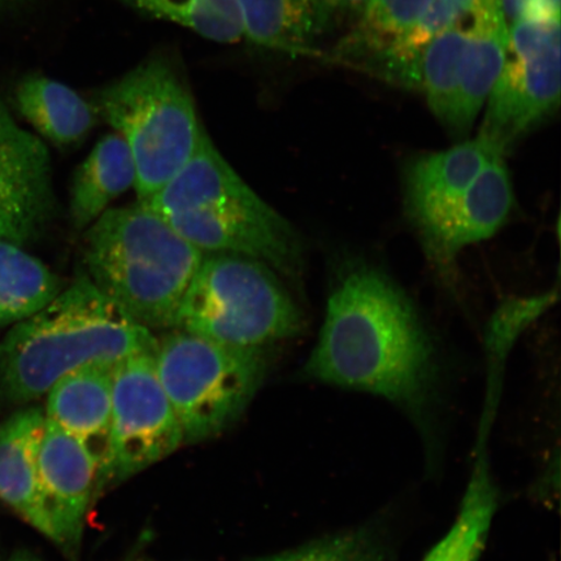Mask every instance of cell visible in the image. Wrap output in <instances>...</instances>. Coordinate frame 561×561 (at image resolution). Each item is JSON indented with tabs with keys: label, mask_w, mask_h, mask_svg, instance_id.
I'll return each instance as SVG.
<instances>
[{
	"label": "cell",
	"mask_w": 561,
	"mask_h": 561,
	"mask_svg": "<svg viewBox=\"0 0 561 561\" xmlns=\"http://www.w3.org/2000/svg\"><path fill=\"white\" fill-rule=\"evenodd\" d=\"M301 374L381 397L425 432L442 381L436 341L415 305L388 273L363 262L336 275Z\"/></svg>",
	"instance_id": "obj_1"
},
{
	"label": "cell",
	"mask_w": 561,
	"mask_h": 561,
	"mask_svg": "<svg viewBox=\"0 0 561 561\" xmlns=\"http://www.w3.org/2000/svg\"><path fill=\"white\" fill-rule=\"evenodd\" d=\"M560 20L508 26L506 56L483 107L479 135L504 156L558 114L561 96Z\"/></svg>",
	"instance_id": "obj_8"
},
{
	"label": "cell",
	"mask_w": 561,
	"mask_h": 561,
	"mask_svg": "<svg viewBox=\"0 0 561 561\" xmlns=\"http://www.w3.org/2000/svg\"><path fill=\"white\" fill-rule=\"evenodd\" d=\"M202 252H233L299 286L305 248L298 231L245 184L207 135L184 168L144 203Z\"/></svg>",
	"instance_id": "obj_3"
},
{
	"label": "cell",
	"mask_w": 561,
	"mask_h": 561,
	"mask_svg": "<svg viewBox=\"0 0 561 561\" xmlns=\"http://www.w3.org/2000/svg\"><path fill=\"white\" fill-rule=\"evenodd\" d=\"M94 107L129 147L139 203L150 202L185 167L206 135L191 90L163 56L98 90Z\"/></svg>",
	"instance_id": "obj_5"
},
{
	"label": "cell",
	"mask_w": 561,
	"mask_h": 561,
	"mask_svg": "<svg viewBox=\"0 0 561 561\" xmlns=\"http://www.w3.org/2000/svg\"><path fill=\"white\" fill-rule=\"evenodd\" d=\"M146 15L188 27L220 44H234L243 38L237 0H122Z\"/></svg>",
	"instance_id": "obj_24"
},
{
	"label": "cell",
	"mask_w": 561,
	"mask_h": 561,
	"mask_svg": "<svg viewBox=\"0 0 561 561\" xmlns=\"http://www.w3.org/2000/svg\"><path fill=\"white\" fill-rule=\"evenodd\" d=\"M153 357L184 444L215 438L233 425L268 369L264 348L224 345L180 329L158 340Z\"/></svg>",
	"instance_id": "obj_7"
},
{
	"label": "cell",
	"mask_w": 561,
	"mask_h": 561,
	"mask_svg": "<svg viewBox=\"0 0 561 561\" xmlns=\"http://www.w3.org/2000/svg\"><path fill=\"white\" fill-rule=\"evenodd\" d=\"M249 561H396V551L385 526L368 523Z\"/></svg>",
	"instance_id": "obj_25"
},
{
	"label": "cell",
	"mask_w": 561,
	"mask_h": 561,
	"mask_svg": "<svg viewBox=\"0 0 561 561\" xmlns=\"http://www.w3.org/2000/svg\"><path fill=\"white\" fill-rule=\"evenodd\" d=\"M45 424L39 407H26L0 425V501L53 541L38 471Z\"/></svg>",
	"instance_id": "obj_15"
},
{
	"label": "cell",
	"mask_w": 561,
	"mask_h": 561,
	"mask_svg": "<svg viewBox=\"0 0 561 561\" xmlns=\"http://www.w3.org/2000/svg\"><path fill=\"white\" fill-rule=\"evenodd\" d=\"M506 158L491 160L456 205L419 234L427 259L447 283L455 280L461 251L489 240L508 220L515 193Z\"/></svg>",
	"instance_id": "obj_12"
},
{
	"label": "cell",
	"mask_w": 561,
	"mask_h": 561,
	"mask_svg": "<svg viewBox=\"0 0 561 561\" xmlns=\"http://www.w3.org/2000/svg\"><path fill=\"white\" fill-rule=\"evenodd\" d=\"M203 255L144 203L108 208L87 229V276L138 324L173 329Z\"/></svg>",
	"instance_id": "obj_4"
},
{
	"label": "cell",
	"mask_w": 561,
	"mask_h": 561,
	"mask_svg": "<svg viewBox=\"0 0 561 561\" xmlns=\"http://www.w3.org/2000/svg\"><path fill=\"white\" fill-rule=\"evenodd\" d=\"M508 41L500 0H483L469 16V33L459 65L455 140L471 135L503 67Z\"/></svg>",
	"instance_id": "obj_16"
},
{
	"label": "cell",
	"mask_w": 561,
	"mask_h": 561,
	"mask_svg": "<svg viewBox=\"0 0 561 561\" xmlns=\"http://www.w3.org/2000/svg\"><path fill=\"white\" fill-rule=\"evenodd\" d=\"M507 26L517 21L560 20L561 0H500Z\"/></svg>",
	"instance_id": "obj_28"
},
{
	"label": "cell",
	"mask_w": 561,
	"mask_h": 561,
	"mask_svg": "<svg viewBox=\"0 0 561 561\" xmlns=\"http://www.w3.org/2000/svg\"><path fill=\"white\" fill-rule=\"evenodd\" d=\"M135 160L117 133L103 137L73 175L69 214L76 230H87L118 196L136 188Z\"/></svg>",
	"instance_id": "obj_17"
},
{
	"label": "cell",
	"mask_w": 561,
	"mask_h": 561,
	"mask_svg": "<svg viewBox=\"0 0 561 561\" xmlns=\"http://www.w3.org/2000/svg\"><path fill=\"white\" fill-rule=\"evenodd\" d=\"M433 0H369L335 47L341 59L371 68L416 30Z\"/></svg>",
	"instance_id": "obj_19"
},
{
	"label": "cell",
	"mask_w": 561,
	"mask_h": 561,
	"mask_svg": "<svg viewBox=\"0 0 561 561\" xmlns=\"http://www.w3.org/2000/svg\"><path fill=\"white\" fill-rule=\"evenodd\" d=\"M20 115L56 146L80 144L95 128L98 111L66 83L42 75L21 79L15 89Z\"/></svg>",
	"instance_id": "obj_18"
},
{
	"label": "cell",
	"mask_w": 561,
	"mask_h": 561,
	"mask_svg": "<svg viewBox=\"0 0 561 561\" xmlns=\"http://www.w3.org/2000/svg\"><path fill=\"white\" fill-rule=\"evenodd\" d=\"M493 522L494 511L489 504L462 501L451 528L423 561H480Z\"/></svg>",
	"instance_id": "obj_27"
},
{
	"label": "cell",
	"mask_w": 561,
	"mask_h": 561,
	"mask_svg": "<svg viewBox=\"0 0 561 561\" xmlns=\"http://www.w3.org/2000/svg\"><path fill=\"white\" fill-rule=\"evenodd\" d=\"M469 33V18L440 31L420 48L417 69L423 93L434 117L454 138L459 65Z\"/></svg>",
	"instance_id": "obj_21"
},
{
	"label": "cell",
	"mask_w": 561,
	"mask_h": 561,
	"mask_svg": "<svg viewBox=\"0 0 561 561\" xmlns=\"http://www.w3.org/2000/svg\"><path fill=\"white\" fill-rule=\"evenodd\" d=\"M27 2H31V0H0V10L19 9Z\"/></svg>",
	"instance_id": "obj_30"
},
{
	"label": "cell",
	"mask_w": 561,
	"mask_h": 561,
	"mask_svg": "<svg viewBox=\"0 0 561 561\" xmlns=\"http://www.w3.org/2000/svg\"><path fill=\"white\" fill-rule=\"evenodd\" d=\"M65 287V280L23 245L0 240V325L30 318Z\"/></svg>",
	"instance_id": "obj_22"
},
{
	"label": "cell",
	"mask_w": 561,
	"mask_h": 561,
	"mask_svg": "<svg viewBox=\"0 0 561 561\" xmlns=\"http://www.w3.org/2000/svg\"><path fill=\"white\" fill-rule=\"evenodd\" d=\"M181 445L184 433L159 380L153 353L118 362L112 368L110 453L96 493L157 465Z\"/></svg>",
	"instance_id": "obj_9"
},
{
	"label": "cell",
	"mask_w": 561,
	"mask_h": 561,
	"mask_svg": "<svg viewBox=\"0 0 561 561\" xmlns=\"http://www.w3.org/2000/svg\"><path fill=\"white\" fill-rule=\"evenodd\" d=\"M56 209L51 158L42 139L21 128L0 101V240H39Z\"/></svg>",
	"instance_id": "obj_10"
},
{
	"label": "cell",
	"mask_w": 561,
	"mask_h": 561,
	"mask_svg": "<svg viewBox=\"0 0 561 561\" xmlns=\"http://www.w3.org/2000/svg\"><path fill=\"white\" fill-rule=\"evenodd\" d=\"M157 345L150 329L103 296L83 272L0 342V402L25 405L77 369L114 367L156 353Z\"/></svg>",
	"instance_id": "obj_2"
},
{
	"label": "cell",
	"mask_w": 561,
	"mask_h": 561,
	"mask_svg": "<svg viewBox=\"0 0 561 561\" xmlns=\"http://www.w3.org/2000/svg\"><path fill=\"white\" fill-rule=\"evenodd\" d=\"M112 368L77 369L61 377L46 394V419L87 448L98 467V479L110 453Z\"/></svg>",
	"instance_id": "obj_14"
},
{
	"label": "cell",
	"mask_w": 561,
	"mask_h": 561,
	"mask_svg": "<svg viewBox=\"0 0 561 561\" xmlns=\"http://www.w3.org/2000/svg\"><path fill=\"white\" fill-rule=\"evenodd\" d=\"M497 156L504 153L477 133L450 149L411 159L403 173L404 209L417 234L439 221Z\"/></svg>",
	"instance_id": "obj_13"
},
{
	"label": "cell",
	"mask_w": 561,
	"mask_h": 561,
	"mask_svg": "<svg viewBox=\"0 0 561 561\" xmlns=\"http://www.w3.org/2000/svg\"><path fill=\"white\" fill-rule=\"evenodd\" d=\"M306 320L271 266L233 252H207L173 329L224 345L264 348L296 339Z\"/></svg>",
	"instance_id": "obj_6"
},
{
	"label": "cell",
	"mask_w": 561,
	"mask_h": 561,
	"mask_svg": "<svg viewBox=\"0 0 561 561\" xmlns=\"http://www.w3.org/2000/svg\"><path fill=\"white\" fill-rule=\"evenodd\" d=\"M243 38L286 53L304 51L327 32L313 0H237Z\"/></svg>",
	"instance_id": "obj_20"
},
{
	"label": "cell",
	"mask_w": 561,
	"mask_h": 561,
	"mask_svg": "<svg viewBox=\"0 0 561 561\" xmlns=\"http://www.w3.org/2000/svg\"><path fill=\"white\" fill-rule=\"evenodd\" d=\"M558 300V291L503 301L486 332L488 382L502 385L504 367L518 336Z\"/></svg>",
	"instance_id": "obj_26"
},
{
	"label": "cell",
	"mask_w": 561,
	"mask_h": 561,
	"mask_svg": "<svg viewBox=\"0 0 561 561\" xmlns=\"http://www.w3.org/2000/svg\"><path fill=\"white\" fill-rule=\"evenodd\" d=\"M9 561H41L37 557L33 556L30 551H18Z\"/></svg>",
	"instance_id": "obj_31"
},
{
	"label": "cell",
	"mask_w": 561,
	"mask_h": 561,
	"mask_svg": "<svg viewBox=\"0 0 561 561\" xmlns=\"http://www.w3.org/2000/svg\"><path fill=\"white\" fill-rule=\"evenodd\" d=\"M325 30H332L345 20H356L366 10L369 0H313Z\"/></svg>",
	"instance_id": "obj_29"
},
{
	"label": "cell",
	"mask_w": 561,
	"mask_h": 561,
	"mask_svg": "<svg viewBox=\"0 0 561 561\" xmlns=\"http://www.w3.org/2000/svg\"><path fill=\"white\" fill-rule=\"evenodd\" d=\"M38 471L53 542L77 561L88 514L98 494L95 461L79 440L46 419Z\"/></svg>",
	"instance_id": "obj_11"
},
{
	"label": "cell",
	"mask_w": 561,
	"mask_h": 561,
	"mask_svg": "<svg viewBox=\"0 0 561 561\" xmlns=\"http://www.w3.org/2000/svg\"><path fill=\"white\" fill-rule=\"evenodd\" d=\"M483 0H433L430 10L410 35L386 53L370 69L397 85L420 91L417 54L433 35L472 15Z\"/></svg>",
	"instance_id": "obj_23"
}]
</instances>
